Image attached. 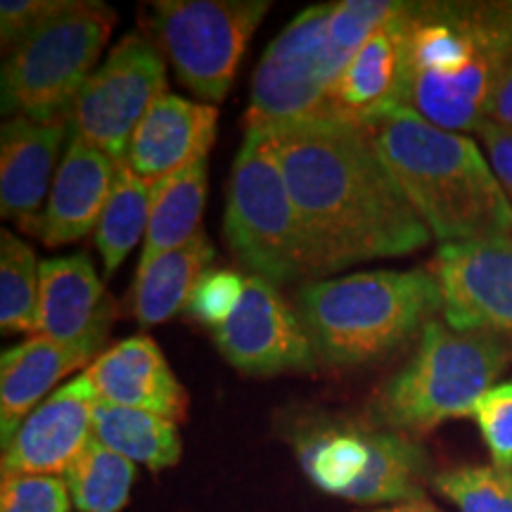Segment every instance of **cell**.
I'll return each instance as SVG.
<instances>
[{
  "mask_svg": "<svg viewBox=\"0 0 512 512\" xmlns=\"http://www.w3.org/2000/svg\"><path fill=\"white\" fill-rule=\"evenodd\" d=\"M268 136L302 221L313 275L430 245L432 233L366 126L316 117Z\"/></svg>",
  "mask_w": 512,
  "mask_h": 512,
  "instance_id": "obj_1",
  "label": "cell"
},
{
  "mask_svg": "<svg viewBox=\"0 0 512 512\" xmlns=\"http://www.w3.org/2000/svg\"><path fill=\"white\" fill-rule=\"evenodd\" d=\"M403 107L446 131H477L512 60V0L406 3Z\"/></svg>",
  "mask_w": 512,
  "mask_h": 512,
  "instance_id": "obj_2",
  "label": "cell"
},
{
  "mask_svg": "<svg viewBox=\"0 0 512 512\" xmlns=\"http://www.w3.org/2000/svg\"><path fill=\"white\" fill-rule=\"evenodd\" d=\"M363 126L434 240L512 238V202L475 140L408 107Z\"/></svg>",
  "mask_w": 512,
  "mask_h": 512,
  "instance_id": "obj_3",
  "label": "cell"
},
{
  "mask_svg": "<svg viewBox=\"0 0 512 512\" xmlns=\"http://www.w3.org/2000/svg\"><path fill=\"white\" fill-rule=\"evenodd\" d=\"M444 309L430 268L363 271L304 285L297 311L313 351L335 368L375 363L425 330Z\"/></svg>",
  "mask_w": 512,
  "mask_h": 512,
  "instance_id": "obj_4",
  "label": "cell"
},
{
  "mask_svg": "<svg viewBox=\"0 0 512 512\" xmlns=\"http://www.w3.org/2000/svg\"><path fill=\"white\" fill-rule=\"evenodd\" d=\"M512 363V344L486 332L430 320L411 361L370 403L373 425L415 437L441 422L467 418Z\"/></svg>",
  "mask_w": 512,
  "mask_h": 512,
  "instance_id": "obj_5",
  "label": "cell"
},
{
  "mask_svg": "<svg viewBox=\"0 0 512 512\" xmlns=\"http://www.w3.org/2000/svg\"><path fill=\"white\" fill-rule=\"evenodd\" d=\"M223 235L240 264L275 287L313 275L302 221L268 133L245 131L230 171Z\"/></svg>",
  "mask_w": 512,
  "mask_h": 512,
  "instance_id": "obj_6",
  "label": "cell"
},
{
  "mask_svg": "<svg viewBox=\"0 0 512 512\" xmlns=\"http://www.w3.org/2000/svg\"><path fill=\"white\" fill-rule=\"evenodd\" d=\"M114 15L105 3L69 0L67 8L24 38L3 64V114L64 121L76 95L95 72Z\"/></svg>",
  "mask_w": 512,
  "mask_h": 512,
  "instance_id": "obj_7",
  "label": "cell"
},
{
  "mask_svg": "<svg viewBox=\"0 0 512 512\" xmlns=\"http://www.w3.org/2000/svg\"><path fill=\"white\" fill-rule=\"evenodd\" d=\"M150 8V31L178 79L192 95L219 105L271 3L159 0Z\"/></svg>",
  "mask_w": 512,
  "mask_h": 512,
  "instance_id": "obj_8",
  "label": "cell"
},
{
  "mask_svg": "<svg viewBox=\"0 0 512 512\" xmlns=\"http://www.w3.org/2000/svg\"><path fill=\"white\" fill-rule=\"evenodd\" d=\"M332 3L311 5L271 41L256 67L245 131L275 133L323 112L349 60L330 36Z\"/></svg>",
  "mask_w": 512,
  "mask_h": 512,
  "instance_id": "obj_9",
  "label": "cell"
},
{
  "mask_svg": "<svg viewBox=\"0 0 512 512\" xmlns=\"http://www.w3.org/2000/svg\"><path fill=\"white\" fill-rule=\"evenodd\" d=\"M166 95V67L155 43L140 34L121 38L91 74L67 112L69 140H81L124 162L128 140Z\"/></svg>",
  "mask_w": 512,
  "mask_h": 512,
  "instance_id": "obj_10",
  "label": "cell"
},
{
  "mask_svg": "<svg viewBox=\"0 0 512 512\" xmlns=\"http://www.w3.org/2000/svg\"><path fill=\"white\" fill-rule=\"evenodd\" d=\"M214 342L230 366L247 375L306 373L318 361L299 311L278 287L256 275H247L245 292L214 330Z\"/></svg>",
  "mask_w": 512,
  "mask_h": 512,
  "instance_id": "obj_11",
  "label": "cell"
},
{
  "mask_svg": "<svg viewBox=\"0 0 512 512\" xmlns=\"http://www.w3.org/2000/svg\"><path fill=\"white\" fill-rule=\"evenodd\" d=\"M430 271L451 328L486 332L512 344V238L441 245Z\"/></svg>",
  "mask_w": 512,
  "mask_h": 512,
  "instance_id": "obj_12",
  "label": "cell"
},
{
  "mask_svg": "<svg viewBox=\"0 0 512 512\" xmlns=\"http://www.w3.org/2000/svg\"><path fill=\"white\" fill-rule=\"evenodd\" d=\"M98 394L86 375L57 387L38 403L3 446L0 472L62 477L93 439V411Z\"/></svg>",
  "mask_w": 512,
  "mask_h": 512,
  "instance_id": "obj_13",
  "label": "cell"
},
{
  "mask_svg": "<svg viewBox=\"0 0 512 512\" xmlns=\"http://www.w3.org/2000/svg\"><path fill=\"white\" fill-rule=\"evenodd\" d=\"M403 10L406 3H401V8L358 48L332 86L318 117L368 124L396 107H403V79H406Z\"/></svg>",
  "mask_w": 512,
  "mask_h": 512,
  "instance_id": "obj_14",
  "label": "cell"
},
{
  "mask_svg": "<svg viewBox=\"0 0 512 512\" xmlns=\"http://www.w3.org/2000/svg\"><path fill=\"white\" fill-rule=\"evenodd\" d=\"M67 121L12 117L0 131V214L24 230L41 233L43 202L53 188Z\"/></svg>",
  "mask_w": 512,
  "mask_h": 512,
  "instance_id": "obj_15",
  "label": "cell"
},
{
  "mask_svg": "<svg viewBox=\"0 0 512 512\" xmlns=\"http://www.w3.org/2000/svg\"><path fill=\"white\" fill-rule=\"evenodd\" d=\"M219 126L214 105L166 93L145 114L131 140L124 164L147 183H159L200 157H209Z\"/></svg>",
  "mask_w": 512,
  "mask_h": 512,
  "instance_id": "obj_16",
  "label": "cell"
},
{
  "mask_svg": "<svg viewBox=\"0 0 512 512\" xmlns=\"http://www.w3.org/2000/svg\"><path fill=\"white\" fill-rule=\"evenodd\" d=\"M100 401L138 408L183 422L188 415V392L169 361L147 335H133L114 344L83 370Z\"/></svg>",
  "mask_w": 512,
  "mask_h": 512,
  "instance_id": "obj_17",
  "label": "cell"
},
{
  "mask_svg": "<svg viewBox=\"0 0 512 512\" xmlns=\"http://www.w3.org/2000/svg\"><path fill=\"white\" fill-rule=\"evenodd\" d=\"M110 332H95L74 344H57L46 337H29L0 356V437L3 446L19 430L38 403L55 392V384L74 370L95 361Z\"/></svg>",
  "mask_w": 512,
  "mask_h": 512,
  "instance_id": "obj_18",
  "label": "cell"
},
{
  "mask_svg": "<svg viewBox=\"0 0 512 512\" xmlns=\"http://www.w3.org/2000/svg\"><path fill=\"white\" fill-rule=\"evenodd\" d=\"M119 159L98 147L69 140L55 171L38 238L48 247H62L86 238L98 228L119 174Z\"/></svg>",
  "mask_w": 512,
  "mask_h": 512,
  "instance_id": "obj_19",
  "label": "cell"
},
{
  "mask_svg": "<svg viewBox=\"0 0 512 512\" xmlns=\"http://www.w3.org/2000/svg\"><path fill=\"white\" fill-rule=\"evenodd\" d=\"M112 320L114 302L88 254L41 261L38 337L74 344L95 332H110Z\"/></svg>",
  "mask_w": 512,
  "mask_h": 512,
  "instance_id": "obj_20",
  "label": "cell"
},
{
  "mask_svg": "<svg viewBox=\"0 0 512 512\" xmlns=\"http://www.w3.org/2000/svg\"><path fill=\"white\" fill-rule=\"evenodd\" d=\"M207 188L209 157L195 159L185 169L162 178L159 183H152L150 223H147L138 271H143L159 256L183 247L200 233Z\"/></svg>",
  "mask_w": 512,
  "mask_h": 512,
  "instance_id": "obj_21",
  "label": "cell"
},
{
  "mask_svg": "<svg viewBox=\"0 0 512 512\" xmlns=\"http://www.w3.org/2000/svg\"><path fill=\"white\" fill-rule=\"evenodd\" d=\"M214 245L200 230L190 242L174 252L159 256L138 271L133 287V316L143 328L164 323L185 311L202 275L214 264Z\"/></svg>",
  "mask_w": 512,
  "mask_h": 512,
  "instance_id": "obj_22",
  "label": "cell"
},
{
  "mask_svg": "<svg viewBox=\"0 0 512 512\" xmlns=\"http://www.w3.org/2000/svg\"><path fill=\"white\" fill-rule=\"evenodd\" d=\"M373 430L366 425H316L297 437L304 475L325 494L349 498L373 458Z\"/></svg>",
  "mask_w": 512,
  "mask_h": 512,
  "instance_id": "obj_23",
  "label": "cell"
},
{
  "mask_svg": "<svg viewBox=\"0 0 512 512\" xmlns=\"http://www.w3.org/2000/svg\"><path fill=\"white\" fill-rule=\"evenodd\" d=\"M93 437L136 465L162 472L183 456L178 422L138 408L100 401L93 411Z\"/></svg>",
  "mask_w": 512,
  "mask_h": 512,
  "instance_id": "obj_24",
  "label": "cell"
},
{
  "mask_svg": "<svg viewBox=\"0 0 512 512\" xmlns=\"http://www.w3.org/2000/svg\"><path fill=\"white\" fill-rule=\"evenodd\" d=\"M152 207V183L143 181L121 162L112 195L95 228V245L105 264V275L117 273L131 249L138 245L140 235L147 233Z\"/></svg>",
  "mask_w": 512,
  "mask_h": 512,
  "instance_id": "obj_25",
  "label": "cell"
},
{
  "mask_svg": "<svg viewBox=\"0 0 512 512\" xmlns=\"http://www.w3.org/2000/svg\"><path fill=\"white\" fill-rule=\"evenodd\" d=\"M62 477L81 512H121L131 498L136 463L93 437Z\"/></svg>",
  "mask_w": 512,
  "mask_h": 512,
  "instance_id": "obj_26",
  "label": "cell"
},
{
  "mask_svg": "<svg viewBox=\"0 0 512 512\" xmlns=\"http://www.w3.org/2000/svg\"><path fill=\"white\" fill-rule=\"evenodd\" d=\"M41 264L34 249L10 230L0 233V330L3 335L38 332Z\"/></svg>",
  "mask_w": 512,
  "mask_h": 512,
  "instance_id": "obj_27",
  "label": "cell"
},
{
  "mask_svg": "<svg viewBox=\"0 0 512 512\" xmlns=\"http://www.w3.org/2000/svg\"><path fill=\"white\" fill-rule=\"evenodd\" d=\"M432 484L460 512H512V470L463 465L434 475Z\"/></svg>",
  "mask_w": 512,
  "mask_h": 512,
  "instance_id": "obj_28",
  "label": "cell"
},
{
  "mask_svg": "<svg viewBox=\"0 0 512 512\" xmlns=\"http://www.w3.org/2000/svg\"><path fill=\"white\" fill-rule=\"evenodd\" d=\"M472 418L489 448L491 465L512 470V380L486 389L475 403Z\"/></svg>",
  "mask_w": 512,
  "mask_h": 512,
  "instance_id": "obj_29",
  "label": "cell"
},
{
  "mask_svg": "<svg viewBox=\"0 0 512 512\" xmlns=\"http://www.w3.org/2000/svg\"><path fill=\"white\" fill-rule=\"evenodd\" d=\"M64 477L10 475L0 484V512H72Z\"/></svg>",
  "mask_w": 512,
  "mask_h": 512,
  "instance_id": "obj_30",
  "label": "cell"
},
{
  "mask_svg": "<svg viewBox=\"0 0 512 512\" xmlns=\"http://www.w3.org/2000/svg\"><path fill=\"white\" fill-rule=\"evenodd\" d=\"M245 283V275L230 271V268H209L192 292L185 313L214 332L235 311L242 292H245Z\"/></svg>",
  "mask_w": 512,
  "mask_h": 512,
  "instance_id": "obj_31",
  "label": "cell"
},
{
  "mask_svg": "<svg viewBox=\"0 0 512 512\" xmlns=\"http://www.w3.org/2000/svg\"><path fill=\"white\" fill-rule=\"evenodd\" d=\"M69 0H3L0 3V43L3 50H15L29 34L50 17L67 8Z\"/></svg>",
  "mask_w": 512,
  "mask_h": 512,
  "instance_id": "obj_32",
  "label": "cell"
},
{
  "mask_svg": "<svg viewBox=\"0 0 512 512\" xmlns=\"http://www.w3.org/2000/svg\"><path fill=\"white\" fill-rule=\"evenodd\" d=\"M477 133L482 138L486 152H489V164L494 169L498 183L503 185L505 195L512 202V131L484 121L477 128Z\"/></svg>",
  "mask_w": 512,
  "mask_h": 512,
  "instance_id": "obj_33",
  "label": "cell"
},
{
  "mask_svg": "<svg viewBox=\"0 0 512 512\" xmlns=\"http://www.w3.org/2000/svg\"><path fill=\"white\" fill-rule=\"evenodd\" d=\"M484 121L512 131V60L503 69L501 79H498L494 93H491Z\"/></svg>",
  "mask_w": 512,
  "mask_h": 512,
  "instance_id": "obj_34",
  "label": "cell"
},
{
  "mask_svg": "<svg viewBox=\"0 0 512 512\" xmlns=\"http://www.w3.org/2000/svg\"><path fill=\"white\" fill-rule=\"evenodd\" d=\"M366 512H444L439 510L437 505L422 498V501H411V503H399V505H389V508H380V510H366Z\"/></svg>",
  "mask_w": 512,
  "mask_h": 512,
  "instance_id": "obj_35",
  "label": "cell"
}]
</instances>
